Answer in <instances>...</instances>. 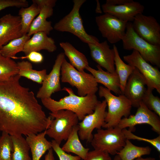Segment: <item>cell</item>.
Segmentation results:
<instances>
[{
	"label": "cell",
	"mask_w": 160,
	"mask_h": 160,
	"mask_svg": "<svg viewBox=\"0 0 160 160\" xmlns=\"http://www.w3.org/2000/svg\"><path fill=\"white\" fill-rule=\"evenodd\" d=\"M60 75L62 82L68 83L72 87H75L79 96L95 94L98 91V83L91 74L84 71H79L65 58L62 64Z\"/></svg>",
	"instance_id": "5b68a950"
},
{
	"label": "cell",
	"mask_w": 160,
	"mask_h": 160,
	"mask_svg": "<svg viewBox=\"0 0 160 160\" xmlns=\"http://www.w3.org/2000/svg\"><path fill=\"white\" fill-rule=\"evenodd\" d=\"M97 3L96 7L95 9V12L96 13L101 14L102 13V10L101 8L100 3L99 0H96Z\"/></svg>",
	"instance_id": "60d3db41"
},
{
	"label": "cell",
	"mask_w": 160,
	"mask_h": 160,
	"mask_svg": "<svg viewBox=\"0 0 160 160\" xmlns=\"http://www.w3.org/2000/svg\"><path fill=\"white\" fill-rule=\"evenodd\" d=\"M86 0H73V8L70 12L55 24L53 28L61 32L70 33L87 43H100L96 37L87 33L83 24L79 10Z\"/></svg>",
	"instance_id": "3957f363"
},
{
	"label": "cell",
	"mask_w": 160,
	"mask_h": 160,
	"mask_svg": "<svg viewBox=\"0 0 160 160\" xmlns=\"http://www.w3.org/2000/svg\"><path fill=\"white\" fill-rule=\"evenodd\" d=\"M40 9L39 14L32 22L28 35L30 36L39 32H44L48 35L53 30L52 22L47 20L53 13V7L57 2L56 0H33Z\"/></svg>",
	"instance_id": "5bb4252c"
},
{
	"label": "cell",
	"mask_w": 160,
	"mask_h": 160,
	"mask_svg": "<svg viewBox=\"0 0 160 160\" xmlns=\"http://www.w3.org/2000/svg\"><path fill=\"white\" fill-rule=\"evenodd\" d=\"M21 18L11 14L0 18V49L11 41L23 35L21 32Z\"/></svg>",
	"instance_id": "ac0fdd59"
},
{
	"label": "cell",
	"mask_w": 160,
	"mask_h": 160,
	"mask_svg": "<svg viewBox=\"0 0 160 160\" xmlns=\"http://www.w3.org/2000/svg\"><path fill=\"white\" fill-rule=\"evenodd\" d=\"M132 0H107L105 4L117 6L125 4Z\"/></svg>",
	"instance_id": "f35d334b"
},
{
	"label": "cell",
	"mask_w": 160,
	"mask_h": 160,
	"mask_svg": "<svg viewBox=\"0 0 160 160\" xmlns=\"http://www.w3.org/2000/svg\"><path fill=\"white\" fill-rule=\"evenodd\" d=\"M85 160H112L108 153L94 149L89 151Z\"/></svg>",
	"instance_id": "8d00e7d4"
},
{
	"label": "cell",
	"mask_w": 160,
	"mask_h": 160,
	"mask_svg": "<svg viewBox=\"0 0 160 160\" xmlns=\"http://www.w3.org/2000/svg\"><path fill=\"white\" fill-rule=\"evenodd\" d=\"M132 22L133 29L139 36L151 44L160 46V25L154 17L140 14Z\"/></svg>",
	"instance_id": "4fadbf2b"
},
{
	"label": "cell",
	"mask_w": 160,
	"mask_h": 160,
	"mask_svg": "<svg viewBox=\"0 0 160 160\" xmlns=\"http://www.w3.org/2000/svg\"><path fill=\"white\" fill-rule=\"evenodd\" d=\"M26 42L23 52L25 55L33 52H39L42 50L52 52L56 51L57 47L53 39L48 36L46 33L39 32L33 34Z\"/></svg>",
	"instance_id": "ffe728a7"
},
{
	"label": "cell",
	"mask_w": 160,
	"mask_h": 160,
	"mask_svg": "<svg viewBox=\"0 0 160 160\" xmlns=\"http://www.w3.org/2000/svg\"><path fill=\"white\" fill-rule=\"evenodd\" d=\"M13 144L11 136L2 132L0 136V160H12Z\"/></svg>",
	"instance_id": "1f68e13d"
},
{
	"label": "cell",
	"mask_w": 160,
	"mask_h": 160,
	"mask_svg": "<svg viewBox=\"0 0 160 160\" xmlns=\"http://www.w3.org/2000/svg\"><path fill=\"white\" fill-rule=\"evenodd\" d=\"M98 95L106 100L108 111L105 119V129L117 127L122 118H127L130 115L132 105L124 95L116 96L105 87H98Z\"/></svg>",
	"instance_id": "277c9868"
},
{
	"label": "cell",
	"mask_w": 160,
	"mask_h": 160,
	"mask_svg": "<svg viewBox=\"0 0 160 160\" xmlns=\"http://www.w3.org/2000/svg\"><path fill=\"white\" fill-rule=\"evenodd\" d=\"M107 103L104 100L99 101L93 112L86 115L78 124V134L80 139L90 143L93 130L103 128L105 124Z\"/></svg>",
	"instance_id": "8fae6325"
},
{
	"label": "cell",
	"mask_w": 160,
	"mask_h": 160,
	"mask_svg": "<svg viewBox=\"0 0 160 160\" xmlns=\"http://www.w3.org/2000/svg\"><path fill=\"white\" fill-rule=\"evenodd\" d=\"M19 72L21 77L26 78L34 82L42 84L47 74V70L37 71L33 68L31 63L27 61L23 60L17 63Z\"/></svg>",
	"instance_id": "83f0119b"
},
{
	"label": "cell",
	"mask_w": 160,
	"mask_h": 160,
	"mask_svg": "<svg viewBox=\"0 0 160 160\" xmlns=\"http://www.w3.org/2000/svg\"><path fill=\"white\" fill-rule=\"evenodd\" d=\"M32 2V4L30 6L21 7L19 11L18 15L21 18V31L23 35L27 34L32 22L40 11L37 4Z\"/></svg>",
	"instance_id": "4316f807"
},
{
	"label": "cell",
	"mask_w": 160,
	"mask_h": 160,
	"mask_svg": "<svg viewBox=\"0 0 160 160\" xmlns=\"http://www.w3.org/2000/svg\"><path fill=\"white\" fill-rule=\"evenodd\" d=\"M151 149L149 146H138L134 145L129 140L127 139L123 148L116 154L121 160H134L144 155H149Z\"/></svg>",
	"instance_id": "484cf974"
},
{
	"label": "cell",
	"mask_w": 160,
	"mask_h": 160,
	"mask_svg": "<svg viewBox=\"0 0 160 160\" xmlns=\"http://www.w3.org/2000/svg\"><path fill=\"white\" fill-rule=\"evenodd\" d=\"M62 90L66 92L68 95L58 101L51 97L41 99L43 105L51 112L60 110H69L76 114L81 121L86 115L93 112L99 101L95 94L81 97L75 95L70 88L65 87Z\"/></svg>",
	"instance_id": "7a4b0ae2"
},
{
	"label": "cell",
	"mask_w": 160,
	"mask_h": 160,
	"mask_svg": "<svg viewBox=\"0 0 160 160\" xmlns=\"http://www.w3.org/2000/svg\"><path fill=\"white\" fill-rule=\"evenodd\" d=\"M122 130L127 139L134 140L145 141L152 145L156 149L158 152H160V135L154 138L149 139L137 136L133 134L130 130L127 129L126 128L123 129H122Z\"/></svg>",
	"instance_id": "836d02e7"
},
{
	"label": "cell",
	"mask_w": 160,
	"mask_h": 160,
	"mask_svg": "<svg viewBox=\"0 0 160 160\" xmlns=\"http://www.w3.org/2000/svg\"><path fill=\"white\" fill-rule=\"evenodd\" d=\"M101 7L104 13L114 16L122 21L131 22L137 15L143 13L145 9L143 5L133 0L120 5H111L105 3Z\"/></svg>",
	"instance_id": "d6986e66"
},
{
	"label": "cell",
	"mask_w": 160,
	"mask_h": 160,
	"mask_svg": "<svg viewBox=\"0 0 160 160\" xmlns=\"http://www.w3.org/2000/svg\"><path fill=\"white\" fill-rule=\"evenodd\" d=\"M51 142L52 148L58 156L60 160H80L79 156H73L68 154L64 151L55 140H52Z\"/></svg>",
	"instance_id": "e575fe53"
},
{
	"label": "cell",
	"mask_w": 160,
	"mask_h": 160,
	"mask_svg": "<svg viewBox=\"0 0 160 160\" xmlns=\"http://www.w3.org/2000/svg\"><path fill=\"white\" fill-rule=\"evenodd\" d=\"M44 160H55L52 148L48 151L47 153L45 156Z\"/></svg>",
	"instance_id": "ab89813d"
},
{
	"label": "cell",
	"mask_w": 160,
	"mask_h": 160,
	"mask_svg": "<svg viewBox=\"0 0 160 160\" xmlns=\"http://www.w3.org/2000/svg\"><path fill=\"white\" fill-rule=\"evenodd\" d=\"M18 74L0 82V131L11 136H27L46 130L52 120L47 117L34 94L22 86Z\"/></svg>",
	"instance_id": "6da1fadb"
},
{
	"label": "cell",
	"mask_w": 160,
	"mask_h": 160,
	"mask_svg": "<svg viewBox=\"0 0 160 160\" xmlns=\"http://www.w3.org/2000/svg\"><path fill=\"white\" fill-rule=\"evenodd\" d=\"M96 67L97 70L89 66L87 67L86 69L93 76L97 83L102 84L105 87L117 95H122L119 77L116 71L113 73L105 71L98 65Z\"/></svg>",
	"instance_id": "44dd1931"
},
{
	"label": "cell",
	"mask_w": 160,
	"mask_h": 160,
	"mask_svg": "<svg viewBox=\"0 0 160 160\" xmlns=\"http://www.w3.org/2000/svg\"></svg>",
	"instance_id": "ee69618b"
},
{
	"label": "cell",
	"mask_w": 160,
	"mask_h": 160,
	"mask_svg": "<svg viewBox=\"0 0 160 160\" xmlns=\"http://www.w3.org/2000/svg\"><path fill=\"white\" fill-rule=\"evenodd\" d=\"M152 90L147 88L142 102L150 110L160 116V98L155 96Z\"/></svg>",
	"instance_id": "d6a6232c"
},
{
	"label": "cell",
	"mask_w": 160,
	"mask_h": 160,
	"mask_svg": "<svg viewBox=\"0 0 160 160\" xmlns=\"http://www.w3.org/2000/svg\"><path fill=\"white\" fill-rule=\"evenodd\" d=\"M11 136L13 144L12 160H32L29 154L30 148L26 139L22 135Z\"/></svg>",
	"instance_id": "f1b7e54d"
},
{
	"label": "cell",
	"mask_w": 160,
	"mask_h": 160,
	"mask_svg": "<svg viewBox=\"0 0 160 160\" xmlns=\"http://www.w3.org/2000/svg\"><path fill=\"white\" fill-rule=\"evenodd\" d=\"M95 22L103 37L114 44L122 40L128 22L105 13L96 16Z\"/></svg>",
	"instance_id": "9c48e42d"
},
{
	"label": "cell",
	"mask_w": 160,
	"mask_h": 160,
	"mask_svg": "<svg viewBox=\"0 0 160 160\" xmlns=\"http://www.w3.org/2000/svg\"><path fill=\"white\" fill-rule=\"evenodd\" d=\"M78 130L77 125L73 127L66 142L61 148L65 152L74 153L85 160L89 148H85L81 143L78 134Z\"/></svg>",
	"instance_id": "cb8c5ba5"
},
{
	"label": "cell",
	"mask_w": 160,
	"mask_h": 160,
	"mask_svg": "<svg viewBox=\"0 0 160 160\" xmlns=\"http://www.w3.org/2000/svg\"><path fill=\"white\" fill-rule=\"evenodd\" d=\"M65 58L63 52L57 55L52 69L45 76L37 93V98L42 99L50 97L53 93L62 90L60 83L61 68Z\"/></svg>",
	"instance_id": "9a60e30c"
},
{
	"label": "cell",
	"mask_w": 160,
	"mask_h": 160,
	"mask_svg": "<svg viewBox=\"0 0 160 160\" xmlns=\"http://www.w3.org/2000/svg\"><path fill=\"white\" fill-rule=\"evenodd\" d=\"M159 117L141 102L135 114L122 118L117 127L121 129L128 127V130L132 132L135 131V126L136 125L146 124L150 125L153 130L160 135Z\"/></svg>",
	"instance_id": "7c38bea8"
},
{
	"label": "cell",
	"mask_w": 160,
	"mask_h": 160,
	"mask_svg": "<svg viewBox=\"0 0 160 160\" xmlns=\"http://www.w3.org/2000/svg\"><path fill=\"white\" fill-rule=\"evenodd\" d=\"M92 59L101 67L107 71H115L114 65V52L110 48L106 41L97 44H88Z\"/></svg>",
	"instance_id": "e0dca14e"
},
{
	"label": "cell",
	"mask_w": 160,
	"mask_h": 160,
	"mask_svg": "<svg viewBox=\"0 0 160 160\" xmlns=\"http://www.w3.org/2000/svg\"><path fill=\"white\" fill-rule=\"evenodd\" d=\"M20 58L27 59L30 61L35 63H40L43 61L44 57L42 55L38 52H32L25 56Z\"/></svg>",
	"instance_id": "74e56055"
},
{
	"label": "cell",
	"mask_w": 160,
	"mask_h": 160,
	"mask_svg": "<svg viewBox=\"0 0 160 160\" xmlns=\"http://www.w3.org/2000/svg\"><path fill=\"white\" fill-rule=\"evenodd\" d=\"M123 59L138 70L145 81L147 88L156 89L160 94V72L158 68L150 64L135 50H133L130 55L124 56Z\"/></svg>",
	"instance_id": "30bf717a"
},
{
	"label": "cell",
	"mask_w": 160,
	"mask_h": 160,
	"mask_svg": "<svg viewBox=\"0 0 160 160\" xmlns=\"http://www.w3.org/2000/svg\"><path fill=\"white\" fill-rule=\"evenodd\" d=\"M113 49L114 52V65L115 71L117 73L120 81V90L123 95L125 86L127 79L135 68V67L126 64L121 58L116 46L113 45Z\"/></svg>",
	"instance_id": "d4e9b609"
},
{
	"label": "cell",
	"mask_w": 160,
	"mask_h": 160,
	"mask_svg": "<svg viewBox=\"0 0 160 160\" xmlns=\"http://www.w3.org/2000/svg\"><path fill=\"white\" fill-rule=\"evenodd\" d=\"M60 45L64 51V54L68 59L70 63L80 72L84 71L89 66L88 60L83 53L78 50L71 44L62 42Z\"/></svg>",
	"instance_id": "603a6c76"
},
{
	"label": "cell",
	"mask_w": 160,
	"mask_h": 160,
	"mask_svg": "<svg viewBox=\"0 0 160 160\" xmlns=\"http://www.w3.org/2000/svg\"><path fill=\"white\" fill-rule=\"evenodd\" d=\"M18 72L17 63L0 53V82L8 80L18 74Z\"/></svg>",
	"instance_id": "4dcf8cb0"
},
{
	"label": "cell",
	"mask_w": 160,
	"mask_h": 160,
	"mask_svg": "<svg viewBox=\"0 0 160 160\" xmlns=\"http://www.w3.org/2000/svg\"><path fill=\"white\" fill-rule=\"evenodd\" d=\"M155 158L153 157L143 158L142 157L138 158L134 160H155Z\"/></svg>",
	"instance_id": "b9f144b4"
},
{
	"label": "cell",
	"mask_w": 160,
	"mask_h": 160,
	"mask_svg": "<svg viewBox=\"0 0 160 160\" xmlns=\"http://www.w3.org/2000/svg\"><path fill=\"white\" fill-rule=\"evenodd\" d=\"M28 3L26 0H0V11L7 8L27 7Z\"/></svg>",
	"instance_id": "d590c367"
},
{
	"label": "cell",
	"mask_w": 160,
	"mask_h": 160,
	"mask_svg": "<svg viewBox=\"0 0 160 160\" xmlns=\"http://www.w3.org/2000/svg\"><path fill=\"white\" fill-rule=\"evenodd\" d=\"M146 86L144 77L135 67L127 79L123 93L132 106L137 108L139 107L147 89Z\"/></svg>",
	"instance_id": "2e32d148"
},
{
	"label": "cell",
	"mask_w": 160,
	"mask_h": 160,
	"mask_svg": "<svg viewBox=\"0 0 160 160\" xmlns=\"http://www.w3.org/2000/svg\"><path fill=\"white\" fill-rule=\"evenodd\" d=\"M30 38L26 34L11 41L1 48L0 53L4 57L14 58L17 54L23 51L26 42Z\"/></svg>",
	"instance_id": "f546056e"
},
{
	"label": "cell",
	"mask_w": 160,
	"mask_h": 160,
	"mask_svg": "<svg viewBox=\"0 0 160 160\" xmlns=\"http://www.w3.org/2000/svg\"><path fill=\"white\" fill-rule=\"evenodd\" d=\"M122 41L124 49L135 50L147 62L160 67V46L151 44L139 36L134 30L132 22L127 23Z\"/></svg>",
	"instance_id": "8992f818"
},
{
	"label": "cell",
	"mask_w": 160,
	"mask_h": 160,
	"mask_svg": "<svg viewBox=\"0 0 160 160\" xmlns=\"http://www.w3.org/2000/svg\"><path fill=\"white\" fill-rule=\"evenodd\" d=\"M45 131L37 134H31L25 139L31 150L32 160H40L43 155L52 148L51 142L45 138Z\"/></svg>",
	"instance_id": "7402d4cb"
},
{
	"label": "cell",
	"mask_w": 160,
	"mask_h": 160,
	"mask_svg": "<svg viewBox=\"0 0 160 160\" xmlns=\"http://www.w3.org/2000/svg\"><path fill=\"white\" fill-rule=\"evenodd\" d=\"M113 160H121L119 156L118 155H116L114 157Z\"/></svg>",
	"instance_id": "7bdbcfd3"
},
{
	"label": "cell",
	"mask_w": 160,
	"mask_h": 160,
	"mask_svg": "<svg viewBox=\"0 0 160 160\" xmlns=\"http://www.w3.org/2000/svg\"><path fill=\"white\" fill-rule=\"evenodd\" d=\"M126 139L118 127L97 129L90 142L94 149L115 155L124 146Z\"/></svg>",
	"instance_id": "ba28073f"
},
{
	"label": "cell",
	"mask_w": 160,
	"mask_h": 160,
	"mask_svg": "<svg viewBox=\"0 0 160 160\" xmlns=\"http://www.w3.org/2000/svg\"><path fill=\"white\" fill-rule=\"evenodd\" d=\"M52 120L46 134L60 145L63 140H66L73 127L78 125L79 119L72 111L60 110L49 113Z\"/></svg>",
	"instance_id": "52a82bcc"
}]
</instances>
